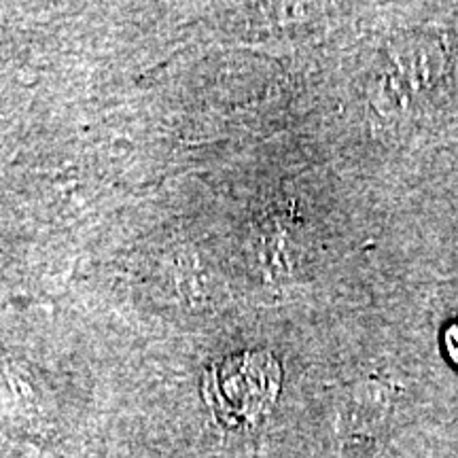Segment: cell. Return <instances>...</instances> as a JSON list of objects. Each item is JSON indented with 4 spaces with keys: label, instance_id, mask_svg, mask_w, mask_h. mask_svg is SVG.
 Segmentation results:
<instances>
[{
    "label": "cell",
    "instance_id": "cell-1",
    "mask_svg": "<svg viewBox=\"0 0 458 458\" xmlns=\"http://www.w3.org/2000/svg\"><path fill=\"white\" fill-rule=\"evenodd\" d=\"M280 391V365L270 352L229 357L206 371L204 399L229 428L253 427L267 416Z\"/></svg>",
    "mask_w": 458,
    "mask_h": 458
},
{
    "label": "cell",
    "instance_id": "cell-2",
    "mask_svg": "<svg viewBox=\"0 0 458 458\" xmlns=\"http://www.w3.org/2000/svg\"><path fill=\"white\" fill-rule=\"evenodd\" d=\"M445 346H448L450 357L458 363V323L452 325V327L448 329V334H445Z\"/></svg>",
    "mask_w": 458,
    "mask_h": 458
}]
</instances>
